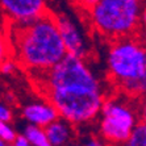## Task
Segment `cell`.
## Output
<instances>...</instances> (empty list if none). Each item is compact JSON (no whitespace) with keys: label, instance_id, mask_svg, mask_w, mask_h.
I'll return each instance as SVG.
<instances>
[{"label":"cell","instance_id":"7","mask_svg":"<svg viewBox=\"0 0 146 146\" xmlns=\"http://www.w3.org/2000/svg\"><path fill=\"white\" fill-rule=\"evenodd\" d=\"M54 17L59 36H61L62 42L65 45L66 53L84 58L87 55V51H88V44H87L79 25L71 17L65 13L57 15Z\"/></svg>","mask_w":146,"mask_h":146},{"label":"cell","instance_id":"16","mask_svg":"<svg viewBox=\"0 0 146 146\" xmlns=\"http://www.w3.org/2000/svg\"><path fill=\"white\" fill-rule=\"evenodd\" d=\"M83 146H106V143L102 139L96 138V137H87L82 143Z\"/></svg>","mask_w":146,"mask_h":146},{"label":"cell","instance_id":"10","mask_svg":"<svg viewBox=\"0 0 146 146\" xmlns=\"http://www.w3.org/2000/svg\"><path fill=\"white\" fill-rule=\"evenodd\" d=\"M23 136L28 139V142L32 146H51V143L48 139V136L45 133V129L41 126L28 124L25 126Z\"/></svg>","mask_w":146,"mask_h":146},{"label":"cell","instance_id":"17","mask_svg":"<svg viewBox=\"0 0 146 146\" xmlns=\"http://www.w3.org/2000/svg\"><path fill=\"white\" fill-rule=\"evenodd\" d=\"M141 103H139V119L146 124V95L141 98Z\"/></svg>","mask_w":146,"mask_h":146},{"label":"cell","instance_id":"8","mask_svg":"<svg viewBox=\"0 0 146 146\" xmlns=\"http://www.w3.org/2000/svg\"><path fill=\"white\" fill-rule=\"evenodd\" d=\"M23 117L32 125L45 128L59 116L57 109L49 100H41L27 104L23 108Z\"/></svg>","mask_w":146,"mask_h":146},{"label":"cell","instance_id":"15","mask_svg":"<svg viewBox=\"0 0 146 146\" xmlns=\"http://www.w3.org/2000/svg\"><path fill=\"white\" fill-rule=\"evenodd\" d=\"M12 117H13V113H12L11 108L5 103L0 102V120H1V121L9 122L11 120H12Z\"/></svg>","mask_w":146,"mask_h":146},{"label":"cell","instance_id":"14","mask_svg":"<svg viewBox=\"0 0 146 146\" xmlns=\"http://www.w3.org/2000/svg\"><path fill=\"white\" fill-rule=\"evenodd\" d=\"M17 66H19V63L16 62V59L8 57L7 59H4V61L1 62V65H0V72L3 75H13L15 71L17 70Z\"/></svg>","mask_w":146,"mask_h":146},{"label":"cell","instance_id":"4","mask_svg":"<svg viewBox=\"0 0 146 146\" xmlns=\"http://www.w3.org/2000/svg\"><path fill=\"white\" fill-rule=\"evenodd\" d=\"M141 11L137 0H99L90 9V19L99 33L113 41L138 31Z\"/></svg>","mask_w":146,"mask_h":146},{"label":"cell","instance_id":"19","mask_svg":"<svg viewBox=\"0 0 146 146\" xmlns=\"http://www.w3.org/2000/svg\"><path fill=\"white\" fill-rule=\"evenodd\" d=\"M139 27H142L143 32H145V36H146V7L142 8L141 11V19H139Z\"/></svg>","mask_w":146,"mask_h":146},{"label":"cell","instance_id":"24","mask_svg":"<svg viewBox=\"0 0 146 146\" xmlns=\"http://www.w3.org/2000/svg\"><path fill=\"white\" fill-rule=\"evenodd\" d=\"M0 91H1V87H0Z\"/></svg>","mask_w":146,"mask_h":146},{"label":"cell","instance_id":"9","mask_svg":"<svg viewBox=\"0 0 146 146\" xmlns=\"http://www.w3.org/2000/svg\"><path fill=\"white\" fill-rule=\"evenodd\" d=\"M44 129L51 146H66L74 136L72 124H70L62 117H58L48 126H45Z\"/></svg>","mask_w":146,"mask_h":146},{"label":"cell","instance_id":"3","mask_svg":"<svg viewBox=\"0 0 146 146\" xmlns=\"http://www.w3.org/2000/svg\"><path fill=\"white\" fill-rule=\"evenodd\" d=\"M107 70L121 94L134 99L146 95V45L133 36L113 40L107 54Z\"/></svg>","mask_w":146,"mask_h":146},{"label":"cell","instance_id":"6","mask_svg":"<svg viewBox=\"0 0 146 146\" xmlns=\"http://www.w3.org/2000/svg\"><path fill=\"white\" fill-rule=\"evenodd\" d=\"M0 8L11 24H27L48 13V0H0Z\"/></svg>","mask_w":146,"mask_h":146},{"label":"cell","instance_id":"23","mask_svg":"<svg viewBox=\"0 0 146 146\" xmlns=\"http://www.w3.org/2000/svg\"><path fill=\"white\" fill-rule=\"evenodd\" d=\"M137 1H141V0H137Z\"/></svg>","mask_w":146,"mask_h":146},{"label":"cell","instance_id":"13","mask_svg":"<svg viewBox=\"0 0 146 146\" xmlns=\"http://www.w3.org/2000/svg\"><path fill=\"white\" fill-rule=\"evenodd\" d=\"M16 136H17L16 132L9 125V122L0 120V138L7 141L8 143H12L15 141V138H16Z\"/></svg>","mask_w":146,"mask_h":146},{"label":"cell","instance_id":"11","mask_svg":"<svg viewBox=\"0 0 146 146\" xmlns=\"http://www.w3.org/2000/svg\"><path fill=\"white\" fill-rule=\"evenodd\" d=\"M124 146H146V124L138 121Z\"/></svg>","mask_w":146,"mask_h":146},{"label":"cell","instance_id":"12","mask_svg":"<svg viewBox=\"0 0 146 146\" xmlns=\"http://www.w3.org/2000/svg\"><path fill=\"white\" fill-rule=\"evenodd\" d=\"M12 50H11V44L8 34L4 33L3 31H0V65L4 59H7L8 57H11Z\"/></svg>","mask_w":146,"mask_h":146},{"label":"cell","instance_id":"2","mask_svg":"<svg viewBox=\"0 0 146 146\" xmlns=\"http://www.w3.org/2000/svg\"><path fill=\"white\" fill-rule=\"evenodd\" d=\"M8 38L13 58L31 74L48 71L67 54L49 12L27 24H11Z\"/></svg>","mask_w":146,"mask_h":146},{"label":"cell","instance_id":"25","mask_svg":"<svg viewBox=\"0 0 146 146\" xmlns=\"http://www.w3.org/2000/svg\"><path fill=\"white\" fill-rule=\"evenodd\" d=\"M9 146H12V145H9Z\"/></svg>","mask_w":146,"mask_h":146},{"label":"cell","instance_id":"22","mask_svg":"<svg viewBox=\"0 0 146 146\" xmlns=\"http://www.w3.org/2000/svg\"><path fill=\"white\" fill-rule=\"evenodd\" d=\"M11 143H8L7 141H4V139H1L0 138V146H9Z\"/></svg>","mask_w":146,"mask_h":146},{"label":"cell","instance_id":"1","mask_svg":"<svg viewBox=\"0 0 146 146\" xmlns=\"http://www.w3.org/2000/svg\"><path fill=\"white\" fill-rule=\"evenodd\" d=\"M34 75L46 100L58 116L72 125H83L99 117L106 94L100 79L84 58L66 54L51 68Z\"/></svg>","mask_w":146,"mask_h":146},{"label":"cell","instance_id":"5","mask_svg":"<svg viewBox=\"0 0 146 146\" xmlns=\"http://www.w3.org/2000/svg\"><path fill=\"white\" fill-rule=\"evenodd\" d=\"M99 117L100 134L107 142L125 143L139 120V103L120 92L119 96L106 98Z\"/></svg>","mask_w":146,"mask_h":146},{"label":"cell","instance_id":"18","mask_svg":"<svg viewBox=\"0 0 146 146\" xmlns=\"http://www.w3.org/2000/svg\"><path fill=\"white\" fill-rule=\"evenodd\" d=\"M11 145H12V146H32L31 143L28 142V139L25 138L23 134H21V136H16L15 141L11 143Z\"/></svg>","mask_w":146,"mask_h":146},{"label":"cell","instance_id":"21","mask_svg":"<svg viewBox=\"0 0 146 146\" xmlns=\"http://www.w3.org/2000/svg\"><path fill=\"white\" fill-rule=\"evenodd\" d=\"M66 146H83V145H82V143H79V142H76V141H72V139H71V141H70V142H68Z\"/></svg>","mask_w":146,"mask_h":146},{"label":"cell","instance_id":"20","mask_svg":"<svg viewBox=\"0 0 146 146\" xmlns=\"http://www.w3.org/2000/svg\"><path fill=\"white\" fill-rule=\"evenodd\" d=\"M98 1H99V0H80L82 5H83V7H86V8H88V9H91V8L94 7Z\"/></svg>","mask_w":146,"mask_h":146}]
</instances>
